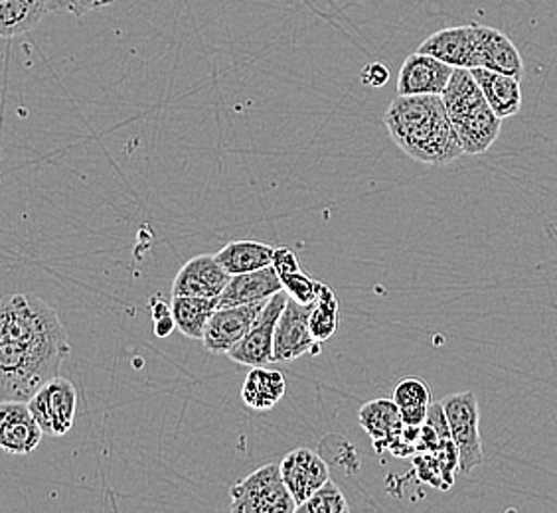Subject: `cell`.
<instances>
[{
	"mask_svg": "<svg viewBox=\"0 0 557 513\" xmlns=\"http://www.w3.org/2000/svg\"><path fill=\"white\" fill-rule=\"evenodd\" d=\"M384 123L397 147L421 164L445 166L465 154L441 96H397Z\"/></svg>",
	"mask_w": 557,
	"mask_h": 513,
	"instance_id": "cell-1",
	"label": "cell"
},
{
	"mask_svg": "<svg viewBox=\"0 0 557 513\" xmlns=\"http://www.w3.org/2000/svg\"><path fill=\"white\" fill-rule=\"evenodd\" d=\"M441 97L449 113L450 125L461 140L462 152L483 154L491 149L500 135L503 118L491 109L471 72L455 67Z\"/></svg>",
	"mask_w": 557,
	"mask_h": 513,
	"instance_id": "cell-2",
	"label": "cell"
},
{
	"mask_svg": "<svg viewBox=\"0 0 557 513\" xmlns=\"http://www.w3.org/2000/svg\"><path fill=\"white\" fill-rule=\"evenodd\" d=\"M70 352V343L0 342V401L28 403L58 375Z\"/></svg>",
	"mask_w": 557,
	"mask_h": 513,
	"instance_id": "cell-3",
	"label": "cell"
},
{
	"mask_svg": "<svg viewBox=\"0 0 557 513\" xmlns=\"http://www.w3.org/2000/svg\"><path fill=\"white\" fill-rule=\"evenodd\" d=\"M0 342L70 343L54 309L26 292L0 299Z\"/></svg>",
	"mask_w": 557,
	"mask_h": 513,
	"instance_id": "cell-4",
	"label": "cell"
},
{
	"mask_svg": "<svg viewBox=\"0 0 557 513\" xmlns=\"http://www.w3.org/2000/svg\"><path fill=\"white\" fill-rule=\"evenodd\" d=\"M230 512L237 513H293L297 503L293 500L278 464H265L244 480L230 488Z\"/></svg>",
	"mask_w": 557,
	"mask_h": 513,
	"instance_id": "cell-5",
	"label": "cell"
},
{
	"mask_svg": "<svg viewBox=\"0 0 557 513\" xmlns=\"http://www.w3.org/2000/svg\"><path fill=\"white\" fill-rule=\"evenodd\" d=\"M441 405L449 421L450 439L459 450V472L469 474L484 462L483 440L479 430V399L472 391H461L445 397Z\"/></svg>",
	"mask_w": 557,
	"mask_h": 513,
	"instance_id": "cell-6",
	"label": "cell"
},
{
	"mask_svg": "<svg viewBox=\"0 0 557 513\" xmlns=\"http://www.w3.org/2000/svg\"><path fill=\"white\" fill-rule=\"evenodd\" d=\"M28 406L48 437H64L75 423L77 389L65 377L55 375L30 397Z\"/></svg>",
	"mask_w": 557,
	"mask_h": 513,
	"instance_id": "cell-7",
	"label": "cell"
},
{
	"mask_svg": "<svg viewBox=\"0 0 557 513\" xmlns=\"http://www.w3.org/2000/svg\"><path fill=\"white\" fill-rule=\"evenodd\" d=\"M289 295L285 290H278L265 302L263 311L259 312L253 326L239 342L227 350V358L232 362L247 367L273 364V336L281 312L287 304Z\"/></svg>",
	"mask_w": 557,
	"mask_h": 513,
	"instance_id": "cell-8",
	"label": "cell"
},
{
	"mask_svg": "<svg viewBox=\"0 0 557 513\" xmlns=\"http://www.w3.org/2000/svg\"><path fill=\"white\" fill-rule=\"evenodd\" d=\"M311 311L312 304H300L297 300L287 299V304L275 324L273 364L295 362L305 353L321 352V342L312 338L309 328Z\"/></svg>",
	"mask_w": 557,
	"mask_h": 513,
	"instance_id": "cell-9",
	"label": "cell"
},
{
	"mask_svg": "<svg viewBox=\"0 0 557 513\" xmlns=\"http://www.w3.org/2000/svg\"><path fill=\"white\" fill-rule=\"evenodd\" d=\"M265 302L268 300L215 309L202 336L206 350L212 353H225L230 348H234L253 326Z\"/></svg>",
	"mask_w": 557,
	"mask_h": 513,
	"instance_id": "cell-10",
	"label": "cell"
},
{
	"mask_svg": "<svg viewBox=\"0 0 557 513\" xmlns=\"http://www.w3.org/2000/svg\"><path fill=\"white\" fill-rule=\"evenodd\" d=\"M455 67L433 55L416 52L408 55L397 75V96H441Z\"/></svg>",
	"mask_w": 557,
	"mask_h": 513,
	"instance_id": "cell-11",
	"label": "cell"
},
{
	"mask_svg": "<svg viewBox=\"0 0 557 513\" xmlns=\"http://www.w3.org/2000/svg\"><path fill=\"white\" fill-rule=\"evenodd\" d=\"M278 468L297 505L307 502L312 493L331 478L326 460L309 449L290 450L289 454L278 462Z\"/></svg>",
	"mask_w": 557,
	"mask_h": 513,
	"instance_id": "cell-12",
	"label": "cell"
},
{
	"mask_svg": "<svg viewBox=\"0 0 557 513\" xmlns=\"http://www.w3.org/2000/svg\"><path fill=\"white\" fill-rule=\"evenodd\" d=\"M42 437V428L26 401H0V450L30 454L38 449Z\"/></svg>",
	"mask_w": 557,
	"mask_h": 513,
	"instance_id": "cell-13",
	"label": "cell"
},
{
	"mask_svg": "<svg viewBox=\"0 0 557 513\" xmlns=\"http://www.w3.org/2000/svg\"><path fill=\"white\" fill-rule=\"evenodd\" d=\"M232 275L225 271L214 255L193 256L184 263L172 283V297H202L215 299Z\"/></svg>",
	"mask_w": 557,
	"mask_h": 513,
	"instance_id": "cell-14",
	"label": "cell"
},
{
	"mask_svg": "<svg viewBox=\"0 0 557 513\" xmlns=\"http://www.w3.org/2000/svg\"><path fill=\"white\" fill-rule=\"evenodd\" d=\"M418 52L433 55L450 67L472 70L476 67V33L474 22L443 28L440 33L431 34L425 42H421Z\"/></svg>",
	"mask_w": 557,
	"mask_h": 513,
	"instance_id": "cell-15",
	"label": "cell"
},
{
	"mask_svg": "<svg viewBox=\"0 0 557 513\" xmlns=\"http://www.w3.org/2000/svg\"><path fill=\"white\" fill-rule=\"evenodd\" d=\"M474 33H476V62H479L476 67H486L498 74L515 75L518 79H522L524 74L522 55L506 34L476 22H474Z\"/></svg>",
	"mask_w": 557,
	"mask_h": 513,
	"instance_id": "cell-16",
	"label": "cell"
},
{
	"mask_svg": "<svg viewBox=\"0 0 557 513\" xmlns=\"http://www.w3.org/2000/svg\"><path fill=\"white\" fill-rule=\"evenodd\" d=\"M278 290H283V287L273 265L251 273L232 275L225 289L215 297V309L269 300L273 295H277Z\"/></svg>",
	"mask_w": 557,
	"mask_h": 513,
	"instance_id": "cell-17",
	"label": "cell"
},
{
	"mask_svg": "<svg viewBox=\"0 0 557 513\" xmlns=\"http://www.w3.org/2000/svg\"><path fill=\"white\" fill-rule=\"evenodd\" d=\"M358 423L370 435L377 452H386L404 430V418L394 399L368 401L358 411Z\"/></svg>",
	"mask_w": 557,
	"mask_h": 513,
	"instance_id": "cell-18",
	"label": "cell"
},
{
	"mask_svg": "<svg viewBox=\"0 0 557 513\" xmlns=\"http://www.w3.org/2000/svg\"><path fill=\"white\" fill-rule=\"evenodd\" d=\"M481 87L488 105L498 117H515L522 109V86L515 75L498 74L486 67L469 70Z\"/></svg>",
	"mask_w": 557,
	"mask_h": 513,
	"instance_id": "cell-19",
	"label": "cell"
},
{
	"mask_svg": "<svg viewBox=\"0 0 557 513\" xmlns=\"http://www.w3.org/2000/svg\"><path fill=\"white\" fill-rule=\"evenodd\" d=\"M285 391L287 381L281 372L268 365H258L247 374L242 387V399L253 411H269L285 397Z\"/></svg>",
	"mask_w": 557,
	"mask_h": 513,
	"instance_id": "cell-20",
	"label": "cell"
},
{
	"mask_svg": "<svg viewBox=\"0 0 557 513\" xmlns=\"http://www.w3.org/2000/svg\"><path fill=\"white\" fill-rule=\"evenodd\" d=\"M271 265L275 268L281 287L289 295V299L297 300L300 304H312L317 300L321 280H314L300 271L297 255L289 247H275Z\"/></svg>",
	"mask_w": 557,
	"mask_h": 513,
	"instance_id": "cell-21",
	"label": "cell"
},
{
	"mask_svg": "<svg viewBox=\"0 0 557 513\" xmlns=\"http://www.w3.org/2000/svg\"><path fill=\"white\" fill-rule=\"evenodd\" d=\"M48 12V0H0V38L30 33Z\"/></svg>",
	"mask_w": 557,
	"mask_h": 513,
	"instance_id": "cell-22",
	"label": "cell"
},
{
	"mask_svg": "<svg viewBox=\"0 0 557 513\" xmlns=\"http://www.w3.org/2000/svg\"><path fill=\"white\" fill-rule=\"evenodd\" d=\"M275 247L259 241H232L215 253V261L230 273L242 275L258 268L269 267L273 263Z\"/></svg>",
	"mask_w": 557,
	"mask_h": 513,
	"instance_id": "cell-23",
	"label": "cell"
},
{
	"mask_svg": "<svg viewBox=\"0 0 557 513\" xmlns=\"http://www.w3.org/2000/svg\"><path fill=\"white\" fill-rule=\"evenodd\" d=\"M172 316L176 322V330L193 340H202L210 316L215 311V299L202 297H172Z\"/></svg>",
	"mask_w": 557,
	"mask_h": 513,
	"instance_id": "cell-24",
	"label": "cell"
},
{
	"mask_svg": "<svg viewBox=\"0 0 557 513\" xmlns=\"http://www.w3.org/2000/svg\"><path fill=\"white\" fill-rule=\"evenodd\" d=\"M338 324H341V302L329 285L319 283L317 300L312 302L311 316H309L312 338L317 342H329L334 331L338 330Z\"/></svg>",
	"mask_w": 557,
	"mask_h": 513,
	"instance_id": "cell-25",
	"label": "cell"
},
{
	"mask_svg": "<svg viewBox=\"0 0 557 513\" xmlns=\"http://www.w3.org/2000/svg\"><path fill=\"white\" fill-rule=\"evenodd\" d=\"M299 513H348L350 505L346 502L341 488L331 478L322 484L317 492L305 503L297 505Z\"/></svg>",
	"mask_w": 557,
	"mask_h": 513,
	"instance_id": "cell-26",
	"label": "cell"
},
{
	"mask_svg": "<svg viewBox=\"0 0 557 513\" xmlns=\"http://www.w3.org/2000/svg\"><path fill=\"white\" fill-rule=\"evenodd\" d=\"M394 401L399 406V411L404 409H419V406H428L431 403V391L429 385L418 377H409L396 385L394 389Z\"/></svg>",
	"mask_w": 557,
	"mask_h": 513,
	"instance_id": "cell-27",
	"label": "cell"
},
{
	"mask_svg": "<svg viewBox=\"0 0 557 513\" xmlns=\"http://www.w3.org/2000/svg\"><path fill=\"white\" fill-rule=\"evenodd\" d=\"M413 466L418 471L419 480L425 481V484L433 486V488L447 490L445 480H443V474H441L440 462H437L433 452H418V454H413Z\"/></svg>",
	"mask_w": 557,
	"mask_h": 513,
	"instance_id": "cell-28",
	"label": "cell"
},
{
	"mask_svg": "<svg viewBox=\"0 0 557 513\" xmlns=\"http://www.w3.org/2000/svg\"><path fill=\"white\" fill-rule=\"evenodd\" d=\"M433 454L440 462L443 480H445V486L449 490L450 486L455 484V472L459 471V450L455 447L453 439H445L441 440L440 447Z\"/></svg>",
	"mask_w": 557,
	"mask_h": 513,
	"instance_id": "cell-29",
	"label": "cell"
},
{
	"mask_svg": "<svg viewBox=\"0 0 557 513\" xmlns=\"http://www.w3.org/2000/svg\"><path fill=\"white\" fill-rule=\"evenodd\" d=\"M150 314L154 322V334L159 338H169L172 331L176 330V322L172 316L171 304L164 302L161 297H152L149 300Z\"/></svg>",
	"mask_w": 557,
	"mask_h": 513,
	"instance_id": "cell-30",
	"label": "cell"
},
{
	"mask_svg": "<svg viewBox=\"0 0 557 513\" xmlns=\"http://www.w3.org/2000/svg\"><path fill=\"white\" fill-rule=\"evenodd\" d=\"M115 0H48V9L52 12H70L77 18H82L87 12L106 9Z\"/></svg>",
	"mask_w": 557,
	"mask_h": 513,
	"instance_id": "cell-31",
	"label": "cell"
},
{
	"mask_svg": "<svg viewBox=\"0 0 557 513\" xmlns=\"http://www.w3.org/2000/svg\"><path fill=\"white\" fill-rule=\"evenodd\" d=\"M425 425L433 428L440 435L441 440L450 439L449 421H447V415H445V409L441 405V401H437V403L431 401L429 403Z\"/></svg>",
	"mask_w": 557,
	"mask_h": 513,
	"instance_id": "cell-32",
	"label": "cell"
},
{
	"mask_svg": "<svg viewBox=\"0 0 557 513\" xmlns=\"http://www.w3.org/2000/svg\"><path fill=\"white\" fill-rule=\"evenodd\" d=\"M362 82H364L366 86L380 89V87L386 86L387 82H389V70H387L386 65L380 64V62L368 64L364 67V72H362Z\"/></svg>",
	"mask_w": 557,
	"mask_h": 513,
	"instance_id": "cell-33",
	"label": "cell"
}]
</instances>
